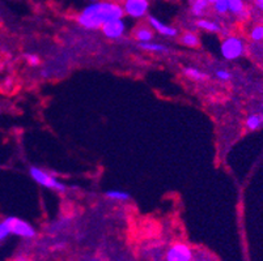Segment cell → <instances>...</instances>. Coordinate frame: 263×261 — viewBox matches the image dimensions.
I'll return each instance as SVG.
<instances>
[{
  "mask_svg": "<svg viewBox=\"0 0 263 261\" xmlns=\"http://www.w3.org/2000/svg\"><path fill=\"white\" fill-rule=\"evenodd\" d=\"M123 8L119 4L107 0H100L88 4L78 16V23L84 29H101L106 23L123 17Z\"/></svg>",
  "mask_w": 263,
  "mask_h": 261,
  "instance_id": "obj_1",
  "label": "cell"
},
{
  "mask_svg": "<svg viewBox=\"0 0 263 261\" xmlns=\"http://www.w3.org/2000/svg\"><path fill=\"white\" fill-rule=\"evenodd\" d=\"M29 174L33 180L37 184H40L41 187H45V188H49V190L58 191V192H66L67 191L66 184L62 183L57 176L50 174V172L45 171L41 167L32 166L29 169Z\"/></svg>",
  "mask_w": 263,
  "mask_h": 261,
  "instance_id": "obj_2",
  "label": "cell"
},
{
  "mask_svg": "<svg viewBox=\"0 0 263 261\" xmlns=\"http://www.w3.org/2000/svg\"><path fill=\"white\" fill-rule=\"evenodd\" d=\"M220 51L227 61H236V59L242 56L243 52H245V45H243V41L241 38L232 35V37H227L221 42Z\"/></svg>",
  "mask_w": 263,
  "mask_h": 261,
  "instance_id": "obj_3",
  "label": "cell"
},
{
  "mask_svg": "<svg viewBox=\"0 0 263 261\" xmlns=\"http://www.w3.org/2000/svg\"><path fill=\"white\" fill-rule=\"evenodd\" d=\"M4 222L8 226L11 235L20 236V238H34L35 229L29 224V222L24 221V219L17 218V217H7Z\"/></svg>",
  "mask_w": 263,
  "mask_h": 261,
  "instance_id": "obj_4",
  "label": "cell"
},
{
  "mask_svg": "<svg viewBox=\"0 0 263 261\" xmlns=\"http://www.w3.org/2000/svg\"><path fill=\"white\" fill-rule=\"evenodd\" d=\"M124 14L131 18H143L148 16L149 11V0H124L123 2Z\"/></svg>",
  "mask_w": 263,
  "mask_h": 261,
  "instance_id": "obj_5",
  "label": "cell"
},
{
  "mask_svg": "<svg viewBox=\"0 0 263 261\" xmlns=\"http://www.w3.org/2000/svg\"><path fill=\"white\" fill-rule=\"evenodd\" d=\"M193 251L185 243L173 244L166 252V261H191Z\"/></svg>",
  "mask_w": 263,
  "mask_h": 261,
  "instance_id": "obj_6",
  "label": "cell"
},
{
  "mask_svg": "<svg viewBox=\"0 0 263 261\" xmlns=\"http://www.w3.org/2000/svg\"><path fill=\"white\" fill-rule=\"evenodd\" d=\"M101 30L105 37L110 38V39H119L126 33V23H124L123 17L116 18V20H111L105 24Z\"/></svg>",
  "mask_w": 263,
  "mask_h": 261,
  "instance_id": "obj_7",
  "label": "cell"
},
{
  "mask_svg": "<svg viewBox=\"0 0 263 261\" xmlns=\"http://www.w3.org/2000/svg\"><path fill=\"white\" fill-rule=\"evenodd\" d=\"M148 24H149L151 29H152L154 32H156L157 34L162 35V37L174 38L177 37V34H178V32H177V29L174 28V26L165 24L164 21L157 18L156 16H148Z\"/></svg>",
  "mask_w": 263,
  "mask_h": 261,
  "instance_id": "obj_8",
  "label": "cell"
},
{
  "mask_svg": "<svg viewBox=\"0 0 263 261\" xmlns=\"http://www.w3.org/2000/svg\"><path fill=\"white\" fill-rule=\"evenodd\" d=\"M210 6L209 0H191L190 2V11L193 13V16L195 17H203L207 11H209Z\"/></svg>",
  "mask_w": 263,
  "mask_h": 261,
  "instance_id": "obj_9",
  "label": "cell"
},
{
  "mask_svg": "<svg viewBox=\"0 0 263 261\" xmlns=\"http://www.w3.org/2000/svg\"><path fill=\"white\" fill-rule=\"evenodd\" d=\"M197 26L202 30H205L209 33H220L221 32V26L220 24H217L216 21L209 20V18H203L200 17L199 20L197 21Z\"/></svg>",
  "mask_w": 263,
  "mask_h": 261,
  "instance_id": "obj_10",
  "label": "cell"
},
{
  "mask_svg": "<svg viewBox=\"0 0 263 261\" xmlns=\"http://www.w3.org/2000/svg\"><path fill=\"white\" fill-rule=\"evenodd\" d=\"M155 32L151 29V26H140L135 30V38L138 42H151L154 41Z\"/></svg>",
  "mask_w": 263,
  "mask_h": 261,
  "instance_id": "obj_11",
  "label": "cell"
},
{
  "mask_svg": "<svg viewBox=\"0 0 263 261\" xmlns=\"http://www.w3.org/2000/svg\"><path fill=\"white\" fill-rule=\"evenodd\" d=\"M245 127L249 131H255V129L263 127V112L249 115L245 121Z\"/></svg>",
  "mask_w": 263,
  "mask_h": 261,
  "instance_id": "obj_12",
  "label": "cell"
},
{
  "mask_svg": "<svg viewBox=\"0 0 263 261\" xmlns=\"http://www.w3.org/2000/svg\"><path fill=\"white\" fill-rule=\"evenodd\" d=\"M138 46L139 49L145 50V51L149 52H165L168 51V47L162 45V43H157L151 41V42H138Z\"/></svg>",
  "mask_w": 263,
  "mask_h": 261,
  "instance_id": "obj_13",
  "label": "cell"
},
{
  "mask_svg": "<svg viewBox=\"0 0 263 261\" xmlns=\"http://www.w3.org/2000/svg\"><path fill=\"white\" fill-rule=\"evenodd\" d=\"M183 73L187 78L194 81H204L207 80V75H205L204 72H202L200 69L195 68V67H186L183 69Z\"/></svg>",
  "mask_w": 263,
  "mask_h": 261,
  "instance_id": "obj_14",
  "label": "cell"
},
{
  "mask_svg": "<svg viewBox=\"0 0 263 261\" xmlns=\"http://www.w3.org/2000/svg\"><path fill=\"white\" fill-rule=\"evenodd\" d=\"M229 12L236 16H241L245 13V2L243 0H227Z\"/></svg>",
  "mask_w": 263,
  "mask_h": 261,
  "instance_id": "obj_15",
  "label": "cell"
},
{
  "mask_svg": "<svg viewBox=\"0 0 263 261\" xmlns=\"http://www.w3.org/2000/svg\"><path fill=\"white\" fill-rule=\"evenodd\" d=\"M105 196H106L107 198H110V200L114 201H128L131 197L130 193L122 190H109L106 191Z\"/></svg>",
  "mask_w": 263,
  "mask_h": 261,
  "instance_id": "obj_16",
  "label": "cell"
},
{
  "mask_svg": "<svg viewBox=\"0 0 263 261\" xmlns=\"http://www.w3.org/2000/svg\"><path fill=\"white\" fill-rule=\"evenodd\" d=\"M181 43H182V45H185V46L191 47V49H193V47H197L198 45H199V39H198V37L195 33L186 32L181 35Z\"/></svg>",
  "mask_w": 263,
  "mask_h": 261,
  "instance_id": "obj_17",
  "label": "cell"
},
{
  "mask_svg": "<svg viewBox=\"0 0 263 261\" xmlns=\"http://www.w3.org/2000/svg\"><path fill=\"white\" fill-rule=\"evenodd\" d=\"M214 11L219 14H226L229 12L228 8V3H227V0H216L215 3L211 4Z\"/></svg>",
  "mask_w": 263,
  "mask_h": 261,
  "instance_id": "obj_18",
  "label": "cell"
},
{
  "mask_svg": "<svg viewBox=\"0 0 263 261\" xmlns=\"http://www.w3.org/2000/svg\"><path fill=\"white\" fill-rule=\"evenodd\" d=\"M250 38H252L254 42H260L263 41V25H257L252 29L250 32Z\"/></svg>",
  "mask_w": 263,
  "mask_h": 261,
  "instance_id": "obj_19",
  "label": "cell"
},
{
  "mask_svg": "<svg viewBox=\"0 0 263 261\" xmlns=\"http://www.w3.org/2000/svg\"><path fill=\"white\" fill-rule=\"evenodd\" d=\"M25 59L30 67H37L40 64V56L37 54H32V52L25 54Z\"/></svg>",
  "mask_w": 263,
  "mask_h": 261,
  "instance_id": "obj_20",
  "label": "cell"
},
{
  "mask_svg": "<svg viewBox=\"0 0 263 261\" xmlns=\"http://www.w3.org/2000/svg\"><path fill=\"white\" fill-rule=\"evenodd\" d=\"M9 235H11V231H9L6 222H0V242L6 240Z\"/></svg>",
  "mask_w": 263,
  "mask_h": 261,
  "instance_id": "obj_21",
  "label": "cell"
},
{
  "mask_svg": "<svg viewBox=\"0 0 263 261\" xmlns=\"http://www.w3.org/2000/svg\"><path fill=\"white\" fill-rule=\"evenodd\" d=\"M216 77L220 81H229L232 78V75L231 72H228L227 69H219V71H216Z\"/></svg>",
  "mask_w": 263,
  "mask_h": 261,
  "instance_id": "obj_22",
  "label": "cell"
},
{
  "mask_svg": "<svg viewBox=\"0 0 263 261\" xmlns=\"http://www.w3.org/2000/svg\"><path fill=\"white\" fill-rule=\"evenodd\" d=\"M255 2V4H257V7L259 9H262L263 11V0H254Z\"/></svg>",
  "mask_w": 263,
  "mask_h": 261,
  "instance_id": "obj_23",
  "label": "cell"
},
{
  "mask_svg": "<svg viewBox=\"0 0 263 261\" xmlns=\"http://www.w3.org/2000/svg\"><path fill=\"white\" fill-rule=\"evenodd\" d=\"M16 261H29V260H28L26 257H24V256H18L17 260H16Z\"/></svg>",
  "mask_w": 263,
  "mask_h": 261,
  "instance_id": "obj_24",
  "label": "cell"
},
{
  "mask_svg": "<svg viewBox=\"0 0 263 261\" xmlns=\"http://www.w3.org/2000/svg\"><path fill=\"white\" fill-rule=\"evenodd\" d=\"M215 2H216V0H209V3H210V4H212V3H215Z\"/></svg>",
  "mask_w": 263,
  "mask_h": 261,
  "instance_id": "obj_25",
  "label": "cell"
}]
</instances>
